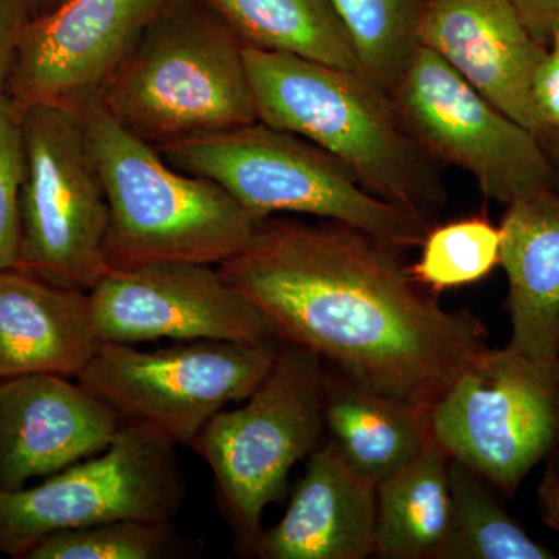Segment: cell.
Masks as SVG:
<instances>
[{
  "label": "cell",
  "instance_id": "cell-18",
  "mask_svg": "<svg viewBox=\"0 0 559 559\" xmlns=\"http://www.w3.org/2000/svg\"><path fill=\"white\" fill-rule=\"evenodd\" d=\"M500 266L509 282L507 348L539 362H559V191L507 205Z\"/></svg>",
  "mask_w": 559,
  "mask_h": 559
},
{
  "label": "cell",
  "instance_id": "cell-6",
  "mask_svg": "<svg viewBox=\"0 0 559 559\" xmlns=\"http://www.w3.org/2000/svg\"><path fill=\"white\" fill-rule=\"evenodd\" d=\"M325 362L280 342L270 373L234 411H221L191 448L213 471L223 509L250 551L264 510L285 495L290 469L322 447Z\"/></svg>",
  "mask_w": 559,
  "mask_h": 559
},
{
  "label": "cell",
  "instance_id": "cell-23",
  "mask_svg": "<svg viewBox=\"0 0 559 559\" xmlns=\"http://www.w3.org/2000/svg\"><path fill=\"white\" fill-rule=\"evenodd\" d=\"M362 75L392 92L418 47L421 0H330Z\"/></svg>",
  "mask_w": 559,
  "mask_h": 559
},
{
  "label": "cell",
  "instance_id": "cell-26",
  "mask_svg": "<svg viewBox=\"0 0 559 559\" xmlns=\"http://www.w3.org/2000/svg\"><path fill=\"white\" fill-rule=\"evenodd\" d=\"M24 139L21 108L0 98V271L20 263Z\"/></svg>",
  "mask_w": 559,
  "mask_h": 559
},
{
  "label": "cell",
  "instance_id": "cell-11",
  "mask_svg": "<svg viewBox=\"0 0 559 559\" xmlns=\"http://www.w3.org/2000/svg\"><path fill=\"white\" fill-rule=\"evenodd\" d=\"M278 341L200 340L142 352L102 344L76 381L124 423H145L191 447L230 403L248 399L270 373Z\"/></svg>",
  "mask_w": 559,
  "mask_h": 559
},
{
  "label": "cell",
  "instance_id": "cell-16",
  "mask_svg": "<svg viewBox=\"0 0 559 559\" xmlns=\"http://www.w3.org/2000/svg\"><path fill=\"white\" fill-rule=\"evenodd\" d=\"M261 559H364L377 551V485L323 441L294 488L285 516L263 528Z\"/></svg>",
  "mask_w": 559,
  "mask_h": 559
},
{
  "label": "cell",
  "instance_id": "cell-15",
  "mask_svg": "<svg viewBox=\"0 0 559 559\" xmlns=\"http://www.w3.org/2000/svg\"><path fill=\"white\" fill-rule=\"evenodd\" d=\"M123 425L112 407L70 378L0 380V491H16L100 454Z\"/></svg>",
  "mask_w": 559,
  "mask_h": 559
},
{
  "label": "cell",
  "instance_id": "cell-30",
  "mask_svg": "<svg viewBox=\"0 0 559 559\" xmlns=\"http://www.w3.org/2000/svg\"><path fill=\"white\" fill-rule=\"evenodd\" d=\"M539 485V509L543 521L559 532V454L547 460Z\"/></svg>",
  "mask_w": 559,
  "mask_h": 559
},
{
  "label": "cell",
  "instance_id": "cell-3",
  "mask_svg": "<svg viewBox=\"0 0 559 559\" xmlns=\"http://www.w3.org/2000/svg\"><path fill=\"white\" fill-rule=\"evenodd\" d=\"M98 102L156 148L259 120L245 44L201 0H170Z\"/></svg>",
  "mask_w": 559,
  "mask_h": 559
},
{
  "label": "cell",
  "instance_id": "cell-19",
  "mask_svg": "<svg viewBox=\"0 0 559 559\" xmlns=\"http://www.w3.org/2000/svg\"><path fill=\"white\" fill-rule=\"evenodd\" d=\"M326 436L353 473L378 485L421 454L430 414L374 392L325 364Z\"/></svg>",
  "mask_w": 559,
  "mask_h": 559
},
{
  "label": "cell",
  "instance_id": "cell-8",
  "mask_svg": "<svg viewBox=\"0 0 559 559\" xmlns=\"http://www.w3.org/2000/svg\"><path fill=\"white\" fill-rule=\"evenodd\" d=\"M176 447L154 426L124 423L100 454L0 491V555L22 559L51 533L103 522H171L186 498Z\"/></svg>",
  "mask_w": 559,
  "mask_h": 559
},
{
  "label": "cell",
  "instance_id": "cell-27",
  "mask_svg": "<svg viewBox=\"0 0 559 559\" xmlns=\"http://www.w3.org/2000/svg\"><path fill=\"white\" fill-rule=\"evenodd\" d=\"M31 20L22 0H0V98L7 97L22 33Z\"/></svg>",
  "mask_w": 559,
  "mask_h": 559
},
{
  "label": "cell",
  "instance_id": "cell-17",
  "mask_svg": "<svg viewBox=\"0 0 559 559\" xmlns=\"http://www.w3.org/2000/svg\"><path fill=\"white\" fill-rule=\"evenodd\" d=\"M100 345L86 290L20 266L0 271V380L35 373L76 380Z\"/></svg>",
  "mask_w": 559,
  "mask_h": 559
},
{
  "label": "cell",
  "instance_id": "cell-29",
  "mask_svg": "<svg viewBox=\"0 0 559 559\" xmlns=\"http://www.w3.org/2000/svg\"><path fill=\"white\" fill-rule=\"evenodd\" d=\"M533 38L549 46L559 32V0H510Z\"/></svg>",
  "mask_w": 559,
  "mask_h": 559
},
{
  "label": "cell",
  "instance_id": "cell-5",
  "mask_svg": "<svg viewBox=\"0 0 559 559\" xmlns=\"http://www.w3.org/2000/svg\"><path fill=\"white\" fill-rule=\"evenodd\" d=\"M157 150L178 170L218 183L259 221L318 216L401 250L419 248L433 227L374 197L316 143L260 120Z\"/></svg>",
  "mask_w": 559,
  "mask_h": 559
},
{
  "label": "cell",
  "instance_id": "cell-25",
  "mask_svg": "<svg viewBox=\"0 0 559 559\" xmlns=\"http://www.w3.org/2000/svg\"><path fill=\"white\" fill-rule=\"evenodd\" d=\"M171 549L170 522L127 520L51 533L22 559H159Z\"/></svg>",
  "mask_w": 559,
  "mask_h": 559
},
{
  "label": "cell",
  "instance_id": "cell-28",
  "mask_svg": "<svg viewBox=\"0 0 559 559\" xmlns=\"http://www.w3.org/2000/svg\"><path fill=\"white\" fill-rule=\"evenodd\" d=\"M533 95L544 119L559 134V32L555 33L533 80Z\"/></svg>",
  "mask_w": 559,
  "mask_h": 559
},
{
  "label": "cell",
  "instance_id": "cell-24",
  "mask_svg": "<svg viewBox=\"0 0 559 559\" xmlns=\"http://www.w3.org/2000/svg\"><path fill=\"white\" fill-rule=\"evenodd\" d=\"M500 240L499 227L480 216L433 226L411 274L436 294L473 285L500 266Z\"/></svg>",
  "mask_w": 559,
  "mask_h": 559
},
{
  "label": "cell",
  "instance_id": "cell-13",
  "mask_svg": "<svg viewBox=\"0 0 559 559\" xmlns=\"http://www.w3.org/2000/svg\"><path fill=\"white\" fill-rule=\"evenodd\" d=\"M170 0H66L28 21L7 97L20 108L79 109L98 98Z\"/></svg>",
  "mask_w": 559,
  "mask_h": 559
},
{
  "label": "cell",
  "instance_id": "cell-10",
  "mask_svg": "<svg viewBox=\"0 0 559 559\" xmlns=\"http://www.w3.org/2000/svg\"><path fill=\"white\" fill-rule=\"evenodd\" d=\"M390 95L430 159L469 173L487 200L507 207L559 191V164L538 138L428 47L418 44Z\"/></svg>",
  "mask_w": 559,
  "mask_h": 559
},
{
  "label": "cell",
  "instance_id": "cell-2",
  "mask_svg": "<svg viewBox=\"0 0 559 559\" xmlns=\"http://www.w3.org/2000/svg\"><path fill=\"white\" fill-rule=\"evenodd\" d=\"M257 117L310 140L374 197L430 226L448 204L440 165L412 138L392 95L359 70L245 46Z\"/></svg>",
  "mask_w": 559,
  "mask_h": 559
},
{
  "label": "cell",
  "instance_id": "cell-14",
  "mask_svg": "<svg viewBox=\"0 0 559 559\" xmlns=\"http://www.w3.org/2000/svg\"><path fill=\"white\" fill-rule=\"evenodd\" d=\"M418 44L436 51L503 114L533 132L559 164V134L544 119L533 80L547 47L510 0H421Z\"/></svg>",
  "mask_w": 559,
  "mask_h": 559
},
{
  "label": "cell",
  "instance_id": "cell-4",
  "mask_svg": "<svg viewBox=\"0 0 559 559\" xmlns=\"http://www.w3.org/2000/svg\"><path fill=\"white\" fill-rule=\"evenodd\" d=\"M109 205V270L157 261L218 264L238 255L260 221L213 180L173 167L124 130L98 98L79 109Z\"/></svg>",
  "mask_w": 559,
  "mask_h": 559
},
{
  "label": "cell",
  "instance_id": "cell-1",
  "mask_svg": "<svg viewBox=\"0 0 559 559\" xmlns=\"http://www.w3.org/2000/svg\"><path fill=\"white\" fill-rule=\"evenodd\" d=\"M401 252L333 221L270 216L218 270L266 318L275 340L430 414L487 352L488 334L473 312L444 310Z\"/></svg>",
  "mask_w": 559,
  "mask_h": 559
},
{
  "label": "cell",
  "instance_id": "cell-20",
  "mask_svg": "<svg viewBox=\"0 0 559 559\" xmlns=\"http://www.w3.org/2000/svg\"><path fill=\"white\" fill-rule=\"evenodd\" d=\"M452 527L450 457L436 439L377 485V551L385 559H441Z\"/></svg>",
  "mask_w": 559,
  "mask_h": 559
},
{
  "label": "cell",
  "instance_id": "cell-9",
  "mask_svg": "<svg viewBox=\"0 0 559 559\" xmlns=\"http://www.w3.org/2000/svg\"><path fill=\"white\" fill-rule=\"evenodd\" d=\"M430 430L448 457L514 498L559 454V362L488 348L430 411Z\"/></svg>",
  "mask_w": 559,
  "mask_h": 559
},
{
  "label": "cell",
  "instance_id": "cell-12",
  "mask_svg": "<svg viewBox=\"0 0 559 559\" xmlns=\"http://www.w3.org/2000/svg\"><path fill=\"white\" fill-rule=\"evenodd\" d=\"M87 296L102 344L277 341L266 318L215 264L157 261L109 270Z\"/></svg>",
  "mask_w": 559,
  "mask_h": 559
},
{
  "label": "cell",
  "instance_id": "cell-22",
  "mask_svg": "<svg viewBox=\"0 0 559 559\" xmlns=\"http://www.w3.org/2000/svg\"><path fill=\"white\" fill-rule=\"evenodd\" d=\"M452 527L441 559H551L557 555L503 509L491 485L450 459Z\"/></svg>",
  "mask_w": 559,
  "mask_h": 559
},
{
  "label": "cell",
  "instance_id": "cell-21",
  "mask_svg": "<svg viewBox=\"0 0 559 559\" xmlns=\"http://www.w3.org/2000/svg\"><path fill=\"white\" fill-rule=\"evenodd\" d=\"M201 2L215 11L245 46L333 68L359 70L352 40L330 0Z\"/></svg>",
  "mask_w": 559,
  "mask_h": 559
},
{
  "label": "cell",
  "instance_id": "cell-31",
  "mask_svg": "<svg viewBox=\"0 0 559 559\" xmlns=\"http://www.w3.org/2000/svg\"><path fill=\"white\" fill-rule=\"evenodd\" d=\"M22 2L27 7L32 20H35V17L43 16V14L57 9V7H60L66 0H22Z\"/></svg>",
  "mask_w": 559,
  "mask_h": 559
},
{
  "label": "cell",
  "instance_id": "cell-7",
  "mask_svg": "<svg viewBox=\"0 0 559 559\" xmlns=\"http://www.w3.org/2000/svg\"><path fill=\"white\" fill-rule=\"evenodd\" d=\"M22 270L55 285L90 293L109 271V205L79 110L21 108Z\"/></svg>",
  "mask_w": 559,
  "mask_h": 559
}]
</instances>
